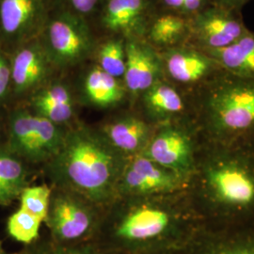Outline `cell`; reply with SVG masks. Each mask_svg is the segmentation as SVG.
Masks as SVG:
<instances>
[{
	"label": "cell",
	"mask_w": 254,
	"mask_h": 254,
	"mask_svg": "<svg viewBox=\"0 0 254 254\" xmlns=\"http://www.w3.org/2000/svg\"><path fill=\"white\" fill-rule=\"evenodd\" d=\"M205 221L189 189L146 197H116L103 207L93 242L110 254L179 252Z\"/></svg>",
	"instance_id": "6da1fadb"
},
{
	"label": "cell",
	"mask_w": 254,
	"mask_h": 254,
	"mask_svg": "<svg viewBox=\"0 0 254 254\" xmlns=\"http://www.w3.org/2000/svg\"><path fill=\"white\" fill-rule=\"evenodd\" d=\"M203 152L189 191L205 224L254 220V154L246 145L208 144Z\"/></svg>",
	"instance_id": "7a4b0ae2"
},
{
	"label": "cell",
	"mask_w": 254,
	"mask_h": 254,
	"mask_svg": "<svg viewBox=\"0 0 254 254\" xmlns=\"http://www.w3.org/2000/svg\"><path fill=\"white\" fill-rule=\"evenodd\" d=\"M128 159L97 127L73 123L67 127L59 152L43 168L51 187L73 191L104 207L115 199Z\"/></svg>",
	"instance_id": "3957f363"
},
{
	"label": "cell",
	"mask_w": 254,
	"mask_h": 254,
	"mask_svg": "<svg viewBox=\"0 0 254 254\" xmlns=\"http://www.w3.org/2000/svg\"><path fill=\"white\" fill-rule=\"evenodd\" d=\"M218 74L200 95V128L208 144L246 145L254 136V77Z\"/></svg>",
	"instance_id": "277c9868"
},
{
	"label": "cell",
	"mask_w": 254,
	"mask_h": 254,
	"mask_svg": "<svg viewBox=\"0 0 254 254\" xmlns=\"http://www.w3.org/2000/svg\"><path fill=\"white\" fill-rule=\"evenodd\" d=\"M67 127L16 106L6 114L5 145L30 167L49 162L64 142Z\"/></svg>",
	"instance_id": "5b68a950"
},
{
	"label": "cell",
	"mask_w": 254,
	"mask_h": 254,
	"mask_svg": "<svg viewBox=\"0 0 254 254\" xmlns=\"http://www.w3.org/2000/svg\"><path fill=\"white\" fill-rule=\"evenodd\" d=\"M51 188L45 219L49 238L65 245L92 242L100 224L103 207L73 191Z\"/></svg>",
	"instance_id": "8992f818"
},
{
	"label": "cell",
	"mask_w": 254,
	"mask_h": 254,
	"mask_svg": "<svg viewBox=\"0 0 254 254\" xmlns=\"http://www.w3.org/2000/svg\"><path fill=\"white\" fill-rule=\"evenodd\" d=\"M55 69H68L84 63L95 49L87 19L68 9L51 13L40 37Z\"/></svg>",
	"instance_id": "52a82bcc"
},
{
	"label": "cell",
	"mask_w": 254,
	"mask_h": 254,
	"mask_svg": "<svg viewBox=\"0 0 254 254\" xmlns=\"http://www.w3.org/2000/svg\"><path fill=\"white\" fill-rule=\"evenodd\" d=\"M199 152L195 130L184 119L156 126L140 154L190 183L196 171Z\"/></svg>",
	"instance_id": "ba28073f"
},
{
	"label": "cell",
	"mask_w": 254,
	"mask_h": 254,
	"mask_svg": "<svg viewBox=\"0 0 254 254\" xmlns=\"http://www.w3.org/2000/svg\"><path fill=\"white\" fill-rule=\"evenodd\" d=\"M50 15V0H0V46L10 55L39 39Z\"/></svg>",
	"instance_id": "9c48e42d"
},
{
	"label": "cell",
	"mask_w": 254,
	"mask_h": 254,
	"mask_svg": "<svg viewBox=\"0 0 254 254\" xmlns=\"http://www.w3.org/2000/svg\"><path fill=\"white\" fill-rule=\"evenodd\" d=\"M190 182L142 154L128 159L119 179L116 197H146L186 190ZM115 197V198H116Z\"/></svg>",
	"instance_id": "30bf717a"
},
{
	"label": "cell",
	"mask_w": 254,
	"mask_h": 254,
	"mask_svg": "<svg viewBox=\"0 0 254 254\" xmlns=\"http://www.w3.org/2000/svg\"><path fill=\"white\" fill-rule=\"evenodd\" d=\"M11 99H28L45 86L54 69L41 39L20 46L9 55Z\"/></svg>",
	"instance_id": "8fae6325"
},
{
	"label": "cell",
	"mask_w": 254,
	"mask_h": 254,
	"mask_svg": "<svg viewBox=\"0 0 254 254\" xmlns=\"http://www.w3.org/2000/svg\"><path fill=\"white\" fill-rule=\"evenodd\" d=\"M190 39L200 50L230 46L249 31L239 16V11L213 4L190 19Z\"/></svg>",
	"instance_id": "7c38bea8"
},
{
	"label": "cell",
	"mask_w": 254,
	"mask_h": 254,
	"mask_svg": "<svg viewBox=\"0 0 254 254\" xmlns=\"http://www.w3.org/2000/svg\"><path fill=\"white\" fill-rule=\"evenodd\" d=\"M180 254H254V220L231 225L204 224Z\"/></svg>",
	"instance_id": "4fadbf2b"
},
{
	"label": "cell",
	"mask_w": 254,
	"mask_h": 254,
	"mask_svg": "<svg viewBox=\"0 0 254 254\" xmlns=\"http://www.w3.org/2000/svg\"><path fill=\"white\" fill-rule=\"evenodd\" d=\"M154 0H106L100 24L108 33L130 39H145L154 18Z\"/></svg>",
	"instance_id": "5bb4252c"
},
{
	"label": "cell",
	"mask_w": 254,
	"mask_h": 254,
	"mask_svg": "<svg viewBox=\"0 0 254 254\" xmlns=\"http://www.w3.org/2000/svg\"><path fill=\"white\" fill-rule=\"evenodd\" d=\"M126 52L123 81L131 97H140L155 82L163 78L161 56L145 39L126 40Z\"/></svg>",
	"instance_id": "9a60e30c"
},
{
	"label": "cell",
	"mask_w": 254,
	"mask_h": 254,
	"mask_svg": "<svg viewBox=\"0 0 254 254\" xmlns=\"http://www.w3.org/2000/svg\"><path fill=\"white\" fill-rule=\"evenodd\" d=\"M161 56L163 73L182 85L207 82L223 70L210 56L195 46H176Z\"/></svg>",
	"instance_id": "2e32d148"
},
{
	"label": "cell",
	"mask_w": 254,
	"mask_h": 254,
	"mask_svg": "<svg viewBox=\"0 0 254 254\" xmlns=\"http://www.w3.org/2000/svg\"><path fill=\"white\" fill-rule=\"evenodd\" d=\"M155 128L146 119L133 114L121 115L97 127L109 144L127 158L143 152Z\"/></svg>",
	"instance_id": "e0dca14e"
},
{
	"label": "cell",
	"mask_w": 254,
	"mask_h": 254,
	"mask_svg": "<svg viewBox=\"0 0 254 254\" xmlns=\"http://www.w3.org/2000/svg\"><path fill=\"white\" fill-rule=\"evenodd\" d=\"M27 108L61 127L73 124L75 103L71 89L63 82H47L28 99Z\"/></svg>",
	"instance_id": "ac0fdd59"
},
{
	"label": "cell",
	"mask_w": 254,
	"mask_h": 254,
	"mask_svg": "<svg viewBox=\"0 0 254 254\" xmlns=\"http://www.w3.org/2000/svg\"><path fill=\"white\" fill-rule=\"evenodd\" d=\"M146 120L154 126L184 120L187 103L173 85L163 78L140 95Z\"/></svg>",
	"instance_id": "d6986e66"
},
{
	"label": "cell",
	"mask_w": 254,
	"mask_h": 254,
	"mask_svg": "<svg viewBox=\"0 0 254 254\" xmlns=\"http://www.w3.org/2000/svg\"><path fill=\"white\" fill-rule=\"evenodd\" d=\"M80 91L87 105L99 109L117 107L128 94L122 79L104 72L98 65L92 66L83 75Z\"/></svg>",
	"instance_id": "ffe728a7"
},
{
	"label": "cell",
	"mask_w": 254,
	"mask_h": 254,
	"mask_svg": "<svg viewBox=\"0 0 254 254\" xmlns=\"http://www.w3.org/2000/svg\"><path fill=\"white\" fill-rule=\"evenodd\" d=\"M201 51L210 56L224 72L254 77V33L250 30L230 46Z\"/></svg>",
	"instance_id": "44dd1931"
},
{
	"label": "cell",
	"mask_w": 254,
	"mask_h": 254,
	"mask_svg": "<svg viewBox=\"0 0 254 254\" xmlns=\"http://www.w3.org/2000/svg\"><path fill=\"white\" fill-rule=\"evenodd\" d=\"M30 166L10 152L7 146L0 145V206H8L30 185Z\"/></svg>",
	"instance_id": "7402d4cb"
},
{
	"label": "cell",
	"mask_w": 254,
	"mask_h": 254,
	"mask_svg": "<svg viewBox=\"0 0 254 254\" xmlns=\"http://www.w3.org/2000/svg\"><path fill=\"white\" fill-rule=\"evenodd\" d=\"M190 37V19L177 13L168 12L154 18L146 38L152 46L169 49L180 46Z\"/></svg>",
	"instance_id": "603a6c76"
},
{
	"label": "cell",
	"mask_w": 254,
	"mask_h": 254,
	"mask_svg": "<svg viewBox=\"0 0 254 254\" xmlns=\"http://www.w3.org/2000/svg\"><path fill=\"white\" fill-rule=\"evenodd\" d=\"M96 65L104 72L123 80L127 63L126 40L115 37L103 43L96 49Z\"/></svg>",
	"instance_id": "cb8c5ba5"
},
{
	"label": "cell",
	"mask_w": 254,
	"mask_h": 254,
	"mask_svg": "<svg viewBox=\"0 0 254 254\" xmlns=\"http://www.w3.org/2000/svg\"><path fill=\"white\" fill-rule=\"evenodd\" d=\"M44 221L24 209L18 208L7 220V233L16 242L28 246L40 238V229Z\"/></svg>",
	"instance_id": "d4e9b609"
},
{
	"label": "cell",
	"mask_w": 254,
	"mask_h": 254,
	"mask_svg": "<svg viewBox=\"0 0 254 254\" xmlns=\"http://www.w3.org/2000/svg\"><path fill=\"white\" fill-rule=\"evenodd\" d=\"M17 254H110L96 242H87L74 245L56 243L50 238L48 240L38 239L31 245Z\"/></svg>",
	"instance_id": "484cf974"
},
{
	"label": "cell",
	"mask_w": 254,
	"mask_h": 254,
	"mask_svg": "<svg viewBox=\"0 0 254 254\" xmlns=\"http://www.w3.org/2000/svg\"><path fill=\"white\" fill-rule=\"evenodd\" d=\"M52 188L50 185L27 186L19 197V208L24 209L45 222L49 207Z\"/></svg>",
	"instance_id": "4316f807"
},
{
	"label": "cell",
	"mask_w": 254,
	"mask_h": 254,
	"mask_svg": "<svg viewBox=\"0 0 254 254\" xmlns=\"http://www.w3.org/2000/svg\"><path fill=\"white\" fill-rule=\"evenodd\" d=\"M11 100V73L9 55L0 46V109Z\"/></svg>",
	"instance_id": "83f0119b"
},
{
	"label": "cell",
	"mask_w": 254,
	"mask_h": 254,
	"mask_svg": "<svg viewBox=\"0 0 254 254\" xmlns=\"http://www.w3.org/2000/svg\"><path fill=\"white\" fill-rule=\"evenodd\" d=\"M64 9L80 15L85 19L100 12L106 0H61Z\"/></svg>",
	"instance_id": "f1b7e54d"
},
{
	"label": "cell",
	"mask_w": 254,
	"mask_h": 254,
	"mask_svg": "<svg viewBox=\"0 0 254 254\" xmlns=\"http://www.w3.org/2000/svg\"><path fill=\"white\" fill-rule=\"evenodd\" d=\"M213 5H217L225 9L239 11L243 6L252 0H211Z\"/></svg>",
	"instance_id": "f546056e"
},
{
	"label": "cell",
	"mask_w": 254,
	"mask_h": 254,
	"mask_svg": "<svg viewBox=\"0 0 254 254\" xmlns=\"http://www.w3.org/2000/svg\"><path fill=\"white\" fill-rule=\"evenodd\" d=\"M162 4L169 10V12H173L181 15L183 4L185 0H161Z\"/></svg>",
	"instance_id": "4dcf8cb0"
},
{
	"label": "cell",
	"mask_w": 254,
	"mask_h": 254,
	"mask_svg": "<svg viewBox=\"0 0 254 254\" xmlns=\"http://www.w3.org/2000/svg\"><path fill=\"white\" fill-rule=\"evenodd\" d=\"M6 138V116L4 117L0 109V145L5 143Z\"/></svg>",
	"instance_id": "1f68e13d"
},
{
	"label": "cell",
	"mask_w": 254,
	"mask_h": 254,
	"mask_svg": "<svg viewBox=\"0 0 254 254\" xmlns=\"http://www.w3.org/2000/svg\"><path fill=\"white\" fill-rule=\"evenodd\" d=\"M0 254H10L6 252V250H5V248L3 247V244H2V242H1V240H0Z\"/></svg>",
	"instance_id": "d6a6232c"
},
{
	"label": "cell",
	"mask_w": 254,
	"mask_h": 254,
	"mask_svg": "<svg viewBox=\"0 0 254 254\" xmlns=\"http://www.w3.org/2000/svg\"><path fill=\"white\" fill-rule=\"evenodd\" d=\"M180 254V251L179 252H169V253H160V254Z\"/></svg>",
	"instance_id": "836d02e7"
}]
</instances>
